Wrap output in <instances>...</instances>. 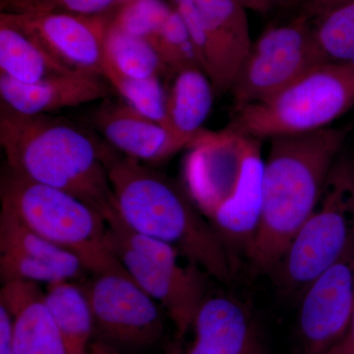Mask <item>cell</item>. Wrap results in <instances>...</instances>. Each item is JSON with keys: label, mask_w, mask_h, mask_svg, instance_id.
Returning a JSON list of instances; mask_svg holds the SVG:
<instances>
[{"label": "cell", "mask_w": 354, "mask_h": 354, "mask_svg": "<svg viewBox=\"0 0 354 354\" xmlns=\"http://www.w3.org/2000/svg\"><path fill=\"white\" fill-rule=\"evenodd\" d=\"M348 127L272 137L265 160L259 225L246 259L270 274L322 197Z\"/></svg>", "instance_id": "cell-1"}, {"label": "cell", "mask_w": 354, "mask_h": 354, "mask_svg": "<svg viewBox=\"0 0 354 354\" xmlns=\"http://www.w3.org/2000/svg\"><path fill=\"white\" fill-rule=\"evenodd\" d=\"M0 145L12 171L79 198L106 218L115 213L106 164L111 147L86 128L0 102Z\"/></svg>", "instance_id": "cell-2"}, {"label": "cell", "mask_w": 354, "mask_h": 354, "mask_svg": "<svg viewBox=\"0 0 354 354\" xmlns=\"http://www.w3.org/2000/svg\"><path fill=\"white\" fill-rule=\"evenodd\" d=\"M187 148L184 188L227 247L236 269L259 225L265 165L261 140L227 127L200 132Z\"/></svg>", "instance_id": "cell-3"}, {"label": "cell", "mask_w": 354, "mask_h": 354, "mask_svg": "<svg viewBox=\"0 0 354 354\" xmlns=\"http://www.w3.org/2000/svg\"><path fill=\"white\" fill-rule=\"evenodd\" d=\"M106 164L115 213L128 228L171 246L221 283L232 279L236 269L227 247L185 188L114 149Z\"/></svg>", "instance_id": "cell-4"}, {"label": "cell", "mask_w": 354, "mask_h": 354, "mask_svg": "<svg viewBox=\"0 0 354 354\" xmlns=\"http://www.w3.org/2000/svg\"><path fill=\"white\" fill-rule=\"evenodd\" d=\"M0 202L35 234L78 256L91 274L120 265L109 247L106 218L79 198L4 165Z\"/></svg>", "instance_id": "cell-5"}, {"label": "cell", "mask_w": 354, "mask_h": 354, "mask_svg": "<svg viewBox=\"0 0 354 354\" xmlns=\"http://www.w3.org/2000/svg\"><path fill=\"white\" fill-rule=\"evenodd\" d=\"M354 106V64L325 62L271 99L234 108L228 128L257 139L329 127Z\"/></svg>", "instance_id": "cell-6"}, {"label": "cell", "mask_w": 354, "mask_h": 354, "mask_svg": "<svg viewBox=\"0 0 354 354\" xmlns=\"http://www.w3.org/2000/svg\"><path fill=\"white\" fill-rule=\"evenodd\" d=\"M354 239V158L335 160L322 197L271 272L279 291L300 295L346 252Z\"/></svg>", "instance_id": "cell-7"}, {"label": "cell", "mask_w": 354, "mask_h": 354, "mask_svg": "<svg viewBox=\"0 0 354 354\" xmlns=\"http://www.w3.org/2000/svg\"><path fill=\"white\" fill-rule=\"evenodd\" d=\"M111 253L140 288L155 300L171 319L176 344L192 329L202 302L208 295L206 274L162 242L128 228L116 213L106 218Z\"/></svg>", "instance_id": "cell-8"}, {"label": "cell", "mask_w": 354, "mask_h": 354, "mask_svg": "<svg viewBox=\"0 0 354 354\" xmlns=\"http://www.w3.org/2000/svg\"><path fill=\"white\" fill-rule=\"evenodd\" d=\"M325 62L308 16L299 13L269 28L253 41L235 76L230 91L234 108L271 99Z\"/></svg>", "instance_id": "cell-9"}, {"label": "cell", "mask_w": 354, "mask_h": 354, "mask_svg": "<svg viewBox=\"0 0 354 354\" xmlns=\"http://www.w3.org/2000/svg\"><path fill=\"white\" fill-rule=\"evenodd\" d=\"M97 341L118 349H144L164 334V309L140 288L122 266L92 272L82 283Z\"/></svg>", "instance_id": "cell-10"}, {"label": "cell", "mask_w": 354, "mask_h": 354, "mask_svg": "<svg viewBox=\"0 0 354 354\" xmlns=\"http://www.w3.org/2000/svg\"><path fill=\"white\" fill-rule=\"evenodd\" d=\"M189 31L200 68L216 95L230 92L253 41L247 9L236 0H171Z\"/></svg>", "instance_id": "cell-11"}, {"label": "cell", "mask_w": 354, "mask_h": 354, "mask_svg": "<svg viewBox=\"0 0 354 354\" xmlns=\"http://www.w3.org/2000/svg\"><path fill=\"white\" fill-rule=\"evenodd\" d=\"M354 313V239L346 252L302 293L298 330L302 354H329Z\"/></svg>", "instance_id": "cell-12"}, {"label": "cell", "mask_w": 354, "mask_h": 354, "mask_svg": "<svg viewBox=\"0 0 354 354\" xmlns=\"http://www.w3.org/2000/svg\"><path fill=\"white\" fill-rule=\"evenodd\" d=\"M90 274L75 254L46 241L12 214L0 209L2 283L22 281L46 286L58 281H80Z\"/></svg>", "instance_id": "cell-13"}, {"label": "cell", "mask_w": 354, "mask_h": 354, "mask_svg": "<svg viewBox=\"0 0 354 354\" xmlns=\"http://www.w3.org/2000/svg\"><path fill=\"white\" fill-rule=\"evenodd\" d=\"M111 13L1 14L31 35L60 64L74 71L102 76L104 37Z\"/></svg>", "instance_id": "cell-14"}, {"label": "cell", "mask_w": 354, "mask_h": 354, "mask_svg": "<svg viewBox=\"0 0 354 354\" xmlns=\"http://www.w3.org/2000/svg\"><path fill=\"white\" fill-rule=\"evenodd\" d=\"M191 330L189 348L183 351L174 344L167 354H268L257 317L232 295L208 293Z\"/></svg>", "instance_id": "cell-15"}, {"label": "cell", "mask_w": 354, "mask_h": 354, "mask_svg": "<svg viewBox=\"0 0 354 354\" xmlns=\"http://www.w3.org/2000/svg\"><path fill=\"white\" fill-rule=\"evenodd\" d=\"M92 121L109 146L144 164L164 162L180 151L167 128L122 100H104L93 113Z\"/></svg>", "instance_id": "cell-16"}, {"label": "cell", "mask_w": 354, "mask_h": 354, "mask_svg": "<svg viewBox=\"0 0 354 354\" xmlns=\"http://www.w3.org/2000/svg\"><path fill=\"white\" fill-rule=\"evenodd\" d=\"M102 78L74 71L25 84L0 75V102L28 115L53 114L64 109L109 99L111 85Z\"/></svg>", "instance_id": "cell-17"}, {"label": "cell", "mask_w": 354, "mask_h": 354, "mask_svg": "<svg viewBox=\"0 0 354 354\" xmlns=\"http://www.w3.org/2000/svg\"><path fill=\"white\" fill-rule=\"evenodd\" d=\"M0 304L12 317L16 353L69 354L38 283L22 281L2 283Z\"/></svg>", "instance_id": "cell-18"}, {"label": "cell", "mask_w": 354, "mask_h": 354, "mask_svg": "<svg viewBox=\"0 0 354 354\" xmlns=\"http://www.w3.org/2000/svg\"><path fill=\"white\" fill-rule=\"evenodd\" d=\"M167 88V125L180 150L187 148L208 118L213 106V85L199 67L171 76Z\"/></svg>", "instance_id": "cell-19"}, {"label": "cell", "mask_w": 354, "mask_h": 354, "mask_svg": "<svg viewBox=\"0 0 354 354\" xmlns=\"http://www.w3.org/2000/svg\"><path fill=\"white\" fill-rule=\"evenodd\" d=\"M74 72L60 64L36 39L0 13V75L37 83Z\"/></svg>", "instance_id": "cell-20"}, {"label": "cell", "mask_w": 354, "mask_h": 354, "mask_svg": "<svg viewBox=\"0 0 354 354\" xmlns=\"http://www.w3.org/2000/svg\"><path fill=\"white\" fill-rule=\"evenodd\" d=\"M44 302L62 333L69 354H88L95 322L82 283L64 281L44 290Z\"/></svg>", "instance_id": "cell-21"}, {"label": "cell", "mask_w": 354, "mask_h": 354, "mask_svg": "<svg viewBox=\"0 0 354 354\" xmlns=\"http://www.w3.org/2000/svg\"><path fill=\"white\" fill-rule=\"evenodd\" d=\"M104 59L127 76L162 75V64L152 44L115 27L111 18L104 37Z\"/></svg>", "instance_id": "cell-22"}, {"label": "cell", "mask_w": 354, "mask_h": 354, "mask_svg": "<svg viewBox=\"0 0 354 354\" xmlns=\"http://www.w3.org/2000/svg\"><path fill=\"white\" fill-rule=\"evenodd\" d=\"M102 76L121 100L138 113L162 127L167 125V88L160 76L134 78L124 75L104 59Z\"/></svg>", "instance_id": "cell-23"}, {"label": "cell", "mask_w": 354, "mask_h": 354, "mask_svg": "<svg viewBox=\"0 0 354 354\" xmlns=\"http://www.w3.org/2000/svg\"><path fill=\"white\" fill-rule=\"evenodd\" d=\"M317 44L327 62L354 64V0L312 19Z\"/></svg>", "instance_id": "cell-24"}, {"label": "cell", "mask_w": 354, "mask_h": 354, "mask_svg": "<svg viewBox=\"0 0 354 354\" xmlns=\"http://www.w3.org/2000/svg\"><path fill=\"white\" fill-rule=\"evenodd\" d=\"M149 43L160 58L162 74L169 78L184 69L200 68L189 31L174 7L160 31Z\"/></svg>", "instance_id": "cell-25"}, {"label": "cell", "mask_w": 354, "mask_h": 354, "mask_svg": "<svg viewBox=\"0 0 354 354\" xmlns=\"http://www.w3.org/2000/svg\"><path fill=\"white\" fill-rule=\"evenodd\" d=\"M172 10L174 6L165 0H129L111 13V23L128 34L150 41Z\"/></svg>", "instance_id": "cell-26"}, {"label": "cell", "mask_w": 354, "mask_h": 354, "mask_svg": "<svg viewBox=\"0 0 354 354\" xmlns=\"http://www.w3.org/2000/svg\"><path fill=\"white\" fill-rule=\"evenodd\" d=\"M120 0H0V12L16 15L74 13L104 15L113 12Z\"/></svg>", "instance_id": "cell-27"}, {"label": "cell", "mask_w": 354, "mask_h": 354, "mask_svg": "<svg viewBox=\"0 0 354 354\" xmlns=\"http://www.w3.org/2000/svg\"><path fill=\"white\" fill-rule=\"evenodd\" d=\"M0 354H17L14 344L12 317L2 304H0Z\"/></svg>", "instance_id": "cell-28"}, {"label": "cell", "mask_w": 354, "mask_h": 354, "mask_svg": "<svg viewBox=\"0 0 354 354\" xmlns=\"http://www.w3.org/2000/svg\"><path fill=\"white\" fill-rule=\"evenodd\" d=\"M346 1L348 0H304L301 3L302 9L300 13H304L313 19L333 7Z\"/></svg>", "instance_id": "cell-29"}, {"label": "cell", "mask_w": 354, "mask_h": 354, "mask_svg": "<svg viewBox=\"0 0 354 354\" xmlns=\"http://www.w3.org/2000/svg\"><path fill=\"white\" fill-rule=\"evenodd\" d=\"M237 2L245 7L247 10H252L254 12L268 14L272 12L277 7L293 2V0H236Z\"/></svg>", "instance_id": "cell-30"}, {"label": "cell", "mask_w": 354, "mask_h": 354, "mask_svg": "<svg viewBox=\"0 0 354 354\" xmlns=\"http://www.w3.org/2000/svg\"><path fill=\"white\" fill-rule=\"evenodd\" d=\"M329 354H354V313L348 333Z\"/></svg>", "instance_id": "cell-31"}, {"label": "cell", "mask_w": 354, "mask_h": 354, "mask_svg": "<svg viewBox=\"0 0 354 354\" xmlns=\"http://www.w3.org/2000/svg\"><path fill=\"white\" fill-rule=\"evenodd\" d=\"M88 354H120V353H118V349L113 348V346L95 339L91 344Z\"/></svg>", "instance_id": "cell-32"}, {"label": "cell", "mask_w": 354, "mask_h": 354, "mask_svg": "<svg viewBox=\"0 0 354 354\" xmlns=\"http://www.w3.org/2000/svg\"><path fill=\"white\" fill-rule=\"evenodd\" d=\"M304 0H293V3H295V2H297V3H302Z\"/></svg>", "instance_id": "cell-33"}, {"label": "cell", "mask_w": 354, "mask_h": 354, "mask_svg": "<svg viewBox=\"0 0 354 354\" xmlns=\"http://www.w3.org/2000/svg\"><path fill=\"white\" fill-rule=\"evenodd\" d=\"M127 1H129V0H120V3L122 4V3H124V2H127Z\"/></svg>", "instance_id": "cell-34"}]
</instances>
